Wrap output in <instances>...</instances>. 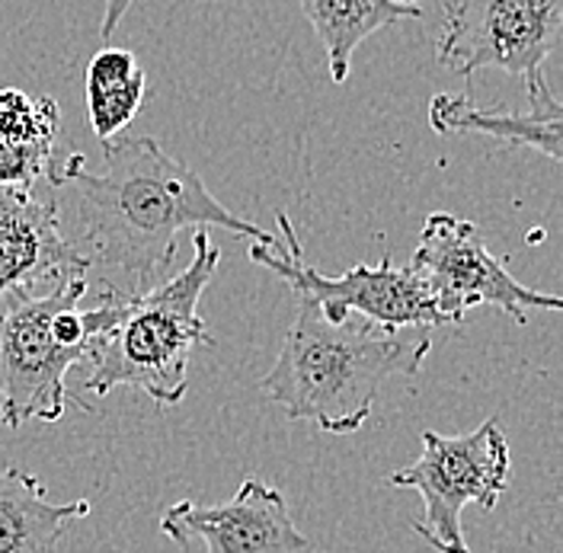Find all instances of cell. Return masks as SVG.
<instances>
[{
    "instance_id": "cell-4",
    "label": "cell",
    "mask_w": 563,
    "mask_h": 553,
    "mask_svg": "<svg viewBox=\"0 0 563 553\" xmlns=\"http://www.w3.org/2000/svg\"><path fill=\"white\" fill-rule=\"evenodd\" d=\"M90 278H70L42 298H0V419L16 429L30 419L58 422L68 410V372L84 362L93 336L122 311V298L80 311Z\"/></svg>"
},
{
    "instance_id": "cell-6",
    "label": "cell",
    "mask_w": 563,
    "mask_h": 553,
    "mask_svg": "<svg viewBox=\"0 0 563 553\" xmlns=\"http://www.w3.org/2000/svg\"><path fill=\"white\" fill-rule=\"evenodd\" d=\"M509 442L490 416L471 435H439L422 432L420 457L387 477V486L417 489L422 496V519L410 528L435 553H471L461 528V512L467 502L481 509H496V499L509 486Z\"/></svg>"
},
{
    "instance_id": "cell-1",
    "label": "cell",
    "mask_w": 563,
    "mask_h": 553,
    "mask_svg": "<svg viewBox=\"0 0 563 553\" xmlns=\"http://www.w3.org/2000/svg\"><path fill=\"white\" fill-rule=\"evenodd\" d=\"M84 154H68L52 179L55 199L74 202L65 234L100 278L106 298H141L170 276L179 231L221 228L263 246L273 234L231 214L196 170L154 139H112L103 144V174H87Z\"/></svg>"
},
{
    "instance_id": "cell-5",
    "label": "cell",
    "mask_w": 563,
    "mask_h": 553,
    "mask_svg": "<svg viewBox=\"0 0 563 553\" xmlns=\"http://www.w3.org/2000/svg\"><path fill=\"white\" fill-rule=\"evenodd\" d=\"M276 224L282 234L279 246L253 243L250 259L276 273L295 291V298L317 305L327 320L343 323L350 317H362L385 330L452 327L413 266H394L385 253L375 266H352L343 276L330 278L305 263L301 241L282 208H276Z\"/></svg>"
},
{
    "instance_id": "cell-7",
    "label": "cell",
    "mask_w": 563,
    "mask_h": 553,
    "mask_svg": "<svg viewBox=\"0 0 563 553\" xmlns=\"http://www.w3.org/2000/svg\"><path fill=\"white\" fill-rule=\"evenodd\" d=\"M563 0H445L439 65L461 77L503 70L526 80L528 97L548 84L544 62L561 45Z\"/></svg>"
},
{
    "instance_id": "cell-14",
    "label": "cell",
    "mask_w": 563,
    "mask_h": 553,
    "mask_svg": "<svg viewBox=\"0 0 563 553\" xmlns=\"http://www.w3.org/2000/svg\"><path fill=\"white\" fill-rule=\"evenodd\" d=\"M144 70L129 48H103L87 68V112L93 135L119 139L144 103Z\"/></svg>"
},
{
    "instance_id": "cell-12",
    "label": "cell",
    "mask_w": 563,
    "mask_h": 553,
    "mask_svg": "<svg viewBox=\"0 0 563 553\" xmlns=\"http://www.w3.org/2000/svg\"><path fill=\"white\" fill-rule=\"evenodd\" d=\"M90 516V499L52 502L45 484L20 471H0V553H55L70 521Z\"/></svg>"
},
{
    "instance_id": "cell-11",
    "label": "cell",
    "mask_w": 563,
    "mask_h": 553,
    "mask_svg": "<svg viewBox=\"0 0 563 553\" xmlns=\"http://www.w3.org/2000/svg\"><path fill=\"white\" fill-rule=\"evenodd\" d=\"M563 106L554 90L544 87L531 97L528 109H484L467 97L439 93L429 103V125L439 135H481L506 147H531L551 164H561Z\"/></svg>"
},
{
    "instance_id": "cell-8",
    "label": "cell",
    "mask_w": 563,
    "mask_h": 553,
    "mask_svg": "<svg viewBox=\"0 0 563 553\" xmlns=\"http://www.w3.org/2000/svg\"><path fill=\"white\" fill-rule=\"evenodd\" d=\"M413 269L429 285L439 311L449 323H461L464 313L477 305H493L506 311L519 327L528 323V308L561 311L558 295H541L509 273L506 259L493 256L477 224L435 211L426 218L420 246L413 253Z\"/></svg>"
},
{
    "instance_id": "cell-3",
    "label": "cell",
    "mask_w": 563,
    "mask_h": 553,
    "mask_svg": "<svg viewBox=\"0 0 563 553\" xmlns=\"http://www.w3.org/2000/svg\"><path fill=\"white\" fill-rule=\"evenodd\" d=\"M192 263L141 298L122 301L119 317L87 349V390L106 397L115 387H139L151 400L174 407L189 390V358L211 346L199 317V298L218 269V246L206 231L192 237Z\"/></svg>"
},
{
    "instance_id": "cell-9",
    "label": "cell",
    "mask_w": 563,
    "mask_h": 553,
    "mask_svg": "<svg viewBox=\"0 0 563 553\" xmlns=\"http://www.w3.org/2000/svg\"><path fill=\"white\" fill-rule=\"evenodd\" d=\"M80 276L90 278V269L65 234L55 196L0 186V298H42Z\"/></svg>"
},
{
    "instance_id": "cell-2",
    "label": "cell",
    "mask_w": 563,
    "mask_h": 553,
    "mask_svg": "<svg viewBox=\"0 0 563 553\" xmlns=\"http://www.w3.org/2000/svg\"><path fill=\"white\" fill-rule=\"evenodd\" d=\"M432 343L362 317L333 323L317 305L298 298L279 358L260 380L288 419H308L320 432H358L375 410L378 390L394 375H417Z\"/></svg>"
},
{
    "instance_id": "cell-16",
    "label": "cell",
    "mask_w": 563,
    "mask_h": 553,
    "mask_svg": "<svg viewBox=\"0 0 563 553\" xmlns=\"http://www.w3.org/2000/svg\"><path fill=\"white\" fill-rule=\"evenodd\" d=\"M58 144H33V141H16L10 135H0V186H23L33 189L38 179L52 186L58 174L55 161Z\"/></svg>"
},
{
    "instance_id": "cell-17",
    "label": "cell",
    "mask_w": 563,
    "mask_h": 553,
    "mask_svg": "<svg viewBox=\"0 0 563 553\" xmlns=\"http://www.w3.org/2000/svg\"><path fill=\"white\" fill-rule=\"evenodd\" d=\"M132 3H135V0H106L103 26H100V35H103V42H106V38H112V33L119 30V23H122V20H125V13L132 10Z\"/></svg>"
},
{
    "instance_id": "cell-13",
    "label": "cell",
    "mask_w": 563,
    "mask_h": 553,
    "mask_svg": "<svg viewBox=\"0 0 563 553\" xmlns=\"http://www.w3.org/2000/svg\"><path fill=\"white\" fill-rule=\"evenodd\" d=\"M301 10L327 52L333 84L350 77L352 55L368 35L422 16L420 7L404 0H301Z\"/></svg>"
},
{
    "instance_id": "cell-10",
    "label": "cell",
    "mask_w": 563,
    "mask_h": 553,
    "mask_svg": "<svg viewBox=\"0 0 563 553\" xmlns=\"http://www.w3.org/2000/svg\"><path fill=\"white\" fill-rule=\"evenodd\" d=\"M161 531L179 548L202 538L206 553H305L311 548L288 516L285 496L256 477L244 480L228 502H174L161 516Z\"/></svg>"
},
{
    "instance_id": "cell-18",
    "label": "cell",
    "mask_w": 563,
    "mask_h": 553,
    "mask_svg": "<svg viewBox=\"0 0 563 553\" xmlns=\"http://www.w3.org/2000/svg\"><path fill=\"white\" fill-rule=\"evenodd\" d=\"M404 3H413V7H420V0H404Z\"/></svg>"
},
{
    "instance_id": "cell-15",
    "label": "cell",
    "mask_w": 563,
    "mask_h": 553,
    "mask_svg": "<svg viewBox=\"0 0 563 553\" xmlns=\"http://www.w3.org/2000/svg\"><path fill=\"white\" fill-rule=\"evenodd\" d=\"M62 109L52 97H33L16 87L0 90V135L33 144H58Z\"/></svg>"
}]
</instances>
